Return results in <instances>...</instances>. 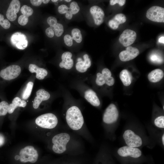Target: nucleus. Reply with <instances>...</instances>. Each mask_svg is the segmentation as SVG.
Here are the masks:
<instances>
[{
    "mask_svg": "<svg viewBox=\"0 0 164 164\" xmlns=\"http://www.w3.org/2000/svg\"><path fill=\"white\" fill-rule=\"evenodd\" d=\"M4 19V18L3 15L0 13V25H1Z\"/></svg>",
    "mask_w": 164,
    "mask_h": 164,
    "instance_id": "c03bdc74",
    "label": "nucleus"
},
{
    "mask_svg": "<svg viewBox=\"0 0 164 164\" xmlns=\"http://www.w3.org/2000/svg\"><path fill=\"white\" fill-rule=\"evenodd\" d=\"M106 79L101 73H98L97 74L96 83L99 86H102L105 84Z\"/></svg>",
    "mask_w": 164,
    "mask_h": 164,
    "instance_id": "7c9ffc66",
    "label": "nucleus"
},
{
    "mask_svg": "<svg viewBox=\"0 0 164 164\" xmlns=\"http://www.w3.org/2000/svg\"><path fill=\"white\" fill-rule=\"evenodd\" d=\"M35 122L37 125L41 128L52 129L57 125L58 119L54 114L48 113L38 116L36 119Z\"/></svg>",
    "mask_w": 164,
    "mask_h": 164,
    "instance_id": "7ed1b4c3",
    "label": "nucleus"
},
{
    "mask_svg": "<svg viewBox=\"0 0 164 164\" xmlns=\"http://www.w3.org/2000/svg\"><path fill=\"white\" fill-rule=\"evenodd\" d=\"M126 20V16L122 13L116 14L108 22L109 26L113 29L118 28L120 24L125 23Z\"/></svg>",
    "mask_w": 164,
    "mask_h": 164,
    "instance_id": "f3484780",
    "label": "nucleus"
},
{
    "mask_svg": "<svg viewBox=\"0 0 164 164\" xmlns=\"http://www.w3.org/2000/svg\"><path fill=\"white\" fill-rule=\"evenodd\" d=\"M146 17L153 22H164V9L159 6H153L148 10Z\"/></svg>",
    "mask_w": 164,
    "mask_h": 164,
    "instance_id": "423d86ee",
    "label": "nucleus"
},
{
    "mask_svg": "<svg viewBox=\"0 0 164 164\" xmlns=\"http://www.w3.org/2000/svg\"><path fill=\"white\" fill-rule=\"evenodd\" d=\"M26 105V102L25 101L22 100L18 97H16L13 99L12 103L9 105L8 113L12 114L18 107L24 108Z\"/></svg>",
    "mask_w": 164,
    "mask_h": 164,
    "instance_id": "4be33fe9",
    "label": "nucleus"
},
{
    "mask_svg": "<svg viewBox=\"0 0 164 164\" xmlns=\"http://www.w3.org/2000/svg\"><path fill=\"white\" fill-rule=\"evenodd\" d=\"M72 56V53L70 52L63 53L61 56L62 61L59 64L60 67L67 70L71 69L73 65V61L71 58Z\"/></svg>",
    "mask_w": 164,
    "mask_h": 164,
    "instance_id": "dca6fc26",
    "label": "nucleus"
},
{
    "mask_svg": "<svg viewBox=\"0 0 164 164\" xmlns=\"http://www.w3.org/2000/svg\"><path fill=\"white\" fill-rule=\"evenodd\" d=\"M36 95L33 103V108L35 109L38 108L42 101L48 100L50 97L49 93L43 89L37 91Z\"/></svg>",
    "mask_w": 164,
    "mask_h": 164,
    "instance_id": "2eb2a0df",
    "label": "nucleus"
},
{
    "mask_svg": "<svg viewBox=\"0 0 164 164\" xmlns=\"http://www.w3.org/2000/svg\"><path fill=\"white\" fill-rule=\"evenodd\" d=\"M123 138L127 145L129 147L137 148L142 144L141 138L130 129H127L124 132Z\"/></svg>",
    "mask_w": 164,
    "mask_h": 164,
    "instance_id": "39448f33",
    "label": "nucleus"
},
{
    "mask_svg": "<svg viewBox=\"0 0 164 164\" xmlns=\"http://www.w3.org/2000/svg\"><path fill=\"white\" fill-rule=\"evenodd\" d=\"M71 35L73 39L77 43H80L82 40V36L80 30L78 29L75 28L71 31Z\"/></svg>",
    "mask_w": 164,
    "mask_h": 164,
    "instance_id": "b1692460",
    "label": "nucleus"
},
{
    "mask_svg": "<svg viewBox=\"0 0 164 164\" xmlns=\"http://www.w3.org/2000/svg\"><path fill=\"white\" fill-rule=\"evenodd\" d=\"M69 9V8L64 4L60 5L58 8V12L61 14L66 13Z\"/></svg>",
    "mask_w": 164,
    "mask_h": 164,
    "instance_id": "f704fd0d",
    "label": "nucleus"
},
{
    "mask_svg": "<svg viewBox=\"0 0 164 164\" xmlns=\"http://www.w3.org/2000/svg\"><path fill=\"white\" fill-rule=\"evenodd\" d=\"M58 4V2H55V4L56 5H57Z\"/></svg>",
    "mask_w": 164,
    "mask_h": 164,
    "instance_id": "603ef678",
    "label": "nucleus"
},
{
    "mask_svg": "<svg viewBox=\"0 0 164 164\" xmlns=\"http://www.w3.org/2000/svg\"><path fill=\"white\" fill-rule=\"evenodd\" d=\"M31 4L35 6H39L42 3V0H31L30 1Z\"/></svg>",
    "mask_w": 164,
    "mask_h": 164,
    "instance_id": "a19ab883",
    "label": "nucleus"
},
{
    "mask_svg": "<svg viewBox=\"0 0 164 164\" xmlns=\"http://www.w3.org/2000/svg\"><path fill=\"white\" fill-rule=\"evenodd\" d=\"M70 138L69 135L66 133H60L54 136L52 139L53 151L58 154L64 152L66 150V145Z\"/></svg>",
    "mask_w": 164,
    "mask_h": 164,
    "instance_id": "f03ea898",
    "label": "nucleus"
},
{
    "mask_svg": "<svg viewBox=\"0 0 164 164\" xmlns=\"http://www.w3.org/2000/svg\"><path fill=\"white\" fill-rule=\"evenodd\" d=\"M66 120L70 127L73 130L80 129L84 123V119L79 108L76 106H73L67 110Z\"/></svg>",
    "mask_w": 164,
    "mask_h": 164,
    "instance_id": "f257e3e1",
    "label": "nucleus"
},
{
    "mask_svg": "<svg viewBox=\"0 0 164 164\" xmlns=\"http://www.w3.org/2000/svg\"><path fill=\"white\" fill-rule=\"evenodd\" d=\"M50 1V0H42V2L44 4H47Z\"/></svg>",
    "mask_w": 164,
    "mask_h": 164,
    "instance_id": "49530a36",
    "label": "nucleus"
},
{
    "mask_svg": "<svg viewBox=\"0 0 164 164\" xmlns=\"http://www.w3.org/2000/svg\"><path fill=\"white\" fill-rule=\"evenodd\" d=\"M139 50L137 48L129 46L126 50L121 52L119 56L122 61L125 62L132 60L136 57L139 54Z\"/></svg>",
    "mask_w": 164,
    "mask_h": 164,
    "instance_id": "f8f14e48",
    "label": "nucleus"
},
{
    "mask_svg": "<svg viewBox=\"0 0 164 164\" xmlns=\"http://www.w3.org/2000/svg\"><path fill=\"white\" fill-rule=\"evenodd\" d=\"M33 83L30 81L27 84L26 87L22 95V98L27 100L30 96L33 88Z\"/></svg>",
    "mask_w": 164,
    "mask_h": 164,
    "instance_id": "393cba45",
    "label": "nucleus"
},
{
    "mask_svg": "<svg viewBox=\"0 0 164 164\" xmlns=\"http://www.w3.org/2000/svg\"><path fill=\"white\" fill-rule=\"evenodd\" d=\"M106 78V79L108 77H111V73L110 71L107 68H104L103 69L101 73Z\"/></svg>",
    "mask_w": 164,
    "mask_h": 164,
    "instance_id": "4c0bfd02",
    "label": "nucleus"
},
{
    "mask_svg": "<svg viewBox=\"0 0 164 164\" xmlns=\"http://www.w3.org/2000/svg\"><path fill=\"white\" fill-rule=\"evenodd\" d=\"M71 0H65V1L67 2H70Z\"/></svg>",
    "mask_w": 164,
    "mask_h": 164,
    "instance_id": "3c124183",
    "label": "nucleus"
},
{
    "mask_svg": "<svg viewBox=\"0 0 164 164\" xmlns=\"http://www.w3.org/2000/svg\"><path fill=\"white\" fill-rule=\"evenodd\" d=\"M20 11L23 15L28 17L31 15L33 12L32 9L30 7L26 5H23L21 8Z\"/></svg>",
    "mask_w": 164,
    "mask_h": 164,
    "instance_id": "bb28decb",
    "label": "nucleus"
},
{
    "mask_svg": "<svg viewBox=\"0 0 164 164\" xmlns=\"http://www.w3.org/2000/svg\"><path fill=\"white\" fill-rule=\"evenodd\" d=\"M47 21L50 27L53 28L57 22L56 19L53 16H49L47 19Z\"/></svg>",
    "mask_w": 164,
    "mask_h": 164,
    "instance_id": "72a5a7b5",
    "label": "nucleus"
},
{
    "mask_svg": "<svg viewBox=\"0 0 164 164\" xmlns=\"http://www.w3.org/2000/svg\"><path fill=\"white\" fill-rule=\"evenodd\" d=\"M11 42L14 46L20 50L26 49L28 45V41L26 36L20 32L13 33L11 37Z\"/></svg>",
    "mask_w": 164,
    "mask_h": 164,
    "instance_id": "1a4fd4ad",
    "label": "nucleus"
},
{
    "mask_svg": "<svg viewBox=\"0 0 164 164\" xmlns=\"http://www.w3.org/2000/svg\"><path fill=\"white\" fill-rule=\"evenodd\" d=\"M28 22V17L24 15H20L18 19V23L21 26L26 25Z\"/></svg>",
    "mask_w": 164,
    "mask_h": 164,
    "instance_id": "2f4dec72",
    "label": "nucleus"
},
{
    "mask_svg": "<svg viewBox=\"0 0 164 164\" xmlns=\"http://www.w3.org/2000/svg\"><path fill=\"white\" fill-rule=\"evenodd\" d=\"M51 1L53 2H57L58 0H52Z\"/></svg>",
    "mask_w": 164,
    "mask_h": 164,
    "instance_id": "8fccbe9b",
    "label": "nucleus"
},
{
    "mask_svg": "<svg viewBox=\"0 0 164 164\" xmlns=\"http://www.w3.org/2000/svg\"><path fill=\"white\" fill-rule=\"evenodd\" d=\"M21 72L20 67L18 65H13L2 70L0 72V76L6 80H10L17 77Z\"/></svg>",
    "mask_w": 164,
    "mask_h": 164,
    "instance_id": "6e6552de",
    "label": "nucleus"
},
{
    "mask_svg": "<svg viewBox=\"0 0 164 164\" xmlns=\"http://www.w3.org/2000/svg\"><path fill=\"white\" fill-rule=\"evenodd\" d=\"M82 60L81 58H79L77 59L78 62Z\"/></svg>",
    "mask_w": 164,
    "mask_h": 164,
    "instance_id": "09e8293b",
    "label": "nucleus"
},
{
    "mask_svg": "<svg viewBox=\"0 0 164 164\" xmlns=\"http://www.w3.org/2000/svg\"><path fill=\"white\" fill-rule=\"evenodd\" d=\"M120 78L124 85L128 86L131 83L132 77L130 73L127 70H122L119 75Z\"/></svg>",
    "mask_w": 164,
    "mask_h": 164,
    "instance_id": "5701e85b",
    "label": "nucleus"
},
{
    "mask_svg": "<svg viewBox=\"0 0 164 164\" xmlns=\"http://www.w3.org/2000/svg\"><path fill=\"white\" fill-rule=\"evenodd\" d=\"M118 155L122 157L130 156L136 158L140 157L142 152L139 149L125 146L119 148L117 151Z\"/></svg>",
    "mask_w": 164,
    "mask_h": 164,
    "instance_id": "9b49d317",
    "label": "nucleus"
},
{
    "mask_svg": "<svg viewBox=\"0 0 164 164\" xmlns=\"http://www.w3.org/2000/svg\"><path fill=\"white\" fill-rule=\"evenodd\" d=\"M19 160L23 163L36 162L38 160V154L37 151L32 146L28 145L22 149L19 152Z\"/></svg>",
    "mask_w": 164,
    "mask_h": 164,
    "instance_id": "20e7f679",
    "label": "nucleus"
},
{
    "mask_svg": "<svg viewBox=\"0 0 164 164\" xmlns=\"http://www.w3.org/2000/svg\"><path fill=\"white\" fill-rule=\"evenodd\" d=\"M164 36H162L159 38V41L160 43H164Z\"/></svg>",
    "mask_w": 164,
    "mask_h": 164,
    "instance_id": "a18cd8bd",
    "label": "nucleus"
},
{
    "mask_svg": "<svg viewBox=\"0 0 164 164\" xmlns=\"http://www.w3.org/2000/svg\"><path fill=\"white\" fill-rule=\"evenodd\" d=\"M9 109V104L7 102L3 101L0 102V116L6 115Z\"/></svg>",
    "mask_w": 164,
    "mask_h": 164,
    "instance_id": "a878e982",
    "label": "nucleus"
},
{
    "mask_svg": "<svg viewBox=\"0 0 164 164\" xmlns=\"http://www.w3.org/2000/svg\"><path fill=\"white\" fill-rule=\"evenodd\" d=\"M69 9L73 15H75L78 12L80 8L76 2L73 1L70 4Z\"/></svg>",
    "mask_w": 164,
    "mask_h": 164,
    "instance_id": "c756f323",
    "label": "nucleus"
},
{
    "mask_svg": "<svg viewBox=\"0 0 164 164\" xmlns=\"http://www.w3.org/2000/svg\"><path fill=\"white\" fill-rule=\"evenodd\" d=\"M20 6V3L19 0L12 1L6 13L7 18L9 20L13 21L16 19V14L19 12Z\"/></svg>",
    "mask_w": 164,
    "mask_h": 164,
    "instance_id": "ddd939ff",
    "label": "nucleus"
},
{
    "mask_svg": "<svg viewBox=\"0 0 164 164\" xmlns=\"http://www.w3.org/2000/svg\"><path fill=\"white\" fill-rule=\"evenodd\" d=\"M45 33L47 36L50 38L53 37L54 35L53 28L50 26L46 29Z\"/></svg>",
    "mask_w": 164,
    "mask_h": 164,
    "instance_id": "c9c22d12",
    "label": "nucleus"
},
{
    "mask_svg": "<svg viewBox=\"0 0 164 164\" xmlns=\"http://www.w3.org/2000/svg\"><path fill=\"white\" fill-rule=\"evenodd\" d=\"M125 2V0H111L110 1V3L111 5H114L118 3L120 6L124 5Z\"/></svg>",
    "mask_w": 164,
    "mask_h": 164,
    "instance_id": "e433bc0d",
    "label": "nucleus"
},
{
    "mask_svg": "<svg viewBox=\"0 0 164 164\" xmlns=\"http://www.w3.org/2000/svg\"><path fill=\"white\" fill-rule=\"evenodd\" d=\"M72 13L70 10H68L66 13L65 17L68 20L71 19L73 17Z\"/></svg>",
    "mask_w": 164,
    "mask_h": 164,
    "instance_id": "79ce46f5",
    "label": "nucleus"
},
{
    "mask_svg": "<svg viewBox=\"0 0 164 164\" xmlns=\"http://www.w3.org/2000/svg\"><path fill=\"white\" fill-rule=\"evenodd\" d=\"M114 83V79L111 76L108 77L106 80L105 84L108 86H112Z\"/></svg>",
    "mask_w": 164,
    "mask_h": 164,
    "instance_id": "ea45409f",
    "label": "nucleus"
},
{
    "mask_svg": "<svg viewBox=\"0 0 164 164\" xmlns=\"http://www.w3.org/2000/svg\"><path fill=\"white\" fill-rule=\"evenodd\" d=\"M5 142L4 136L2 134L0 133V147L2 146Z\"/></svg>",
    "mask_w": 164,
    "mask_h": 164,
    "instance_id": "37998d69",
    "label": "nucleus"
},
{
    "mask_svg": "<svg viewBox=\"0 0 164 164\" xmlns=\"http://www.w3.org/2000/svg\"><path fill=\"white\" fill-rule=\"evenodd\" d=\"M136 32L129 29L125 30L120 36L119 40L124 46L128 47L132 44L136 38Z\"/></svg>",
    "mask_w": 164,
    "mask_h": 164,
    "instance_id": "9d476101",
    "label": "nucleus"
},
{
    "mask_svg": "<svg viewBox=\"0 0 164 164\" xmlns=\"http://www.w3.org/2000/svg\"><path fill=\"white\" fill-rule=\"evenodd\" d=\"M164 134H163L162 136V141L163 145H164Z\"/></svg>",
    "mask_w": 164,
    "mask_h": 164,
    "instance_id": "de8ad7c7",
    "label": "nucleus"
},
{
    "mask_svg": "<svg viewBox=\"0 0 164 164\" xmlns=\"http://www.w3.org/2000/svg\"><path fill=\"white\" fill-rule=\"evenodd\" d=\"M85 99L92 105L98 106L100 102L95 92L91 89L87 90L84 93Z\"/></svg>",
    "mask_w": 164,
    "mask_h": 164,
    "instance_id": "a211bd4d",
    "label": "nucleus"
},
{
    "mask_svg": "<svg viewBox=\"0 0 164 164\" xmlns=\"http://www.w3.org/2000/svg\"><path fill=\"white\" fill-rule=\"evenodd\" d=\"M164 74L163 71L159 69H155L148 74L149 80L152 83L157 82L160 81L163 77Z\"/></svg>",
    "mask_w": 164,
    "mask_h": 164,
    "instance_id": "412c9836",
    "label": "nucleus"
},
{
    "mask_svg": "<svg viewBox=\"0 0 164 164\" xmlns=\"http://www.w3.org/2000/svg\"><path fill=\"white\" fill-rule=\"evenodd\" d=\"M53 28L54 32L57 37L61 36L63 32V26L60 23H57Z\"/></svg>",
    "mask_w": 164,
    "mask_h": 164,
    "instance_id": "cd10ccee",
    "label": "nucleus"
},
{
    "mask_svg": "<svg viewBox=\"0 0 164 164\" xmlns=\"http://www.w3.org/2000/svg\"><path fill=\"white\" fill-rule=\"evenodd\" d=\"M64 40L66 45L68 46H71L73 44V39L69 34H66L64 37Z\"/></svg>",
    "mask_w": 164,
    "mask_h": 164,
    "instance_id": "473e14b6",
    "label": "nucleus"
},
{
    "mask_svg": "<svg viewBox=\"0 0 164 164\" xmlns=\"http://www.w3.org/2000/svg\"><path fill=\"white\" fill-rule=\"evenodd\" d=\"M84 60L78 61L76 64V70L81 73L86 72L88 68L91 65V62L89 56L87 54H85L83 56Z\"/></svg>",
    "mask_w": 164,
    "mask_h": 164,
    "instance_id": "6ab92c4d",
    "label": "nucleus"
},
{
    "mask_svg": "<svg viewBox=\"0 0 164 164\" xmlns=\"http://www.w3.org/2000/svg\"><path fill=\"white\" fill-rule=\"evenodd\" d=\"M155 126L159 128H164V116H159L156 118L154 122Z\"/></svg>",
    "mask_w": 164,
    "mask_h": 164,
    "instance_id": "c85d7f7f",
    "label": "nucleus"
},
{
    "mask_svg": "<svg viewBox=\"0 0 164 164\" xmlns=\"http://www.w3.org/2000/svg\"><path fill=\"white\" fill-rule=\"evenodd\" d=\"M90 12L92 15L95 24L97 26L101 24L104 22V12L100 7L94 5L91 7Z\"/></svg>",
    "mask_w": 164,
    "mask_h": 164,
    "instance_id": "4468645a",
    "label": "nucleus"
},
{
    "mask_svg": "<svg viewBox=\"0 0 164 164\" xmlns=\"http://www.w3.org/2000/svg\"><path fill=\"white\" fill-rule=\"evenodd\" d=\"M119 117V112L116 106L113 104H110L106 108L103 116L104 122L111 124L116 122Z\"/></svg>",
    "mask_w": 164,
    "mask_h": 164,
    "instance_id": "0eeeda50",
    "label": "nucleus"
},
{
    "mask_svg": "<svg viewBox=\"0 0 164 164\" xmlns=\"http://www.w3.org/2000/svg\"><path fill=\"white\" fill-rule=\"evenodd\" d=\"M29 70L31 73H36V77L39 80L43 79L48 74L47 71L46 69L39 68L34 64H30L29 65Z\"/></svg>",
    "mask_w": 164,
    "mask_h": 164,
    "instance_id": "aec40b11",
    "label": "nucleus"
},
{
    "mask_svg": "<svg viewBox=\"0 0 164 164\" xmlns=\"http://www.w3.org/2000/svg\"><path fill=\"white\" fill-rule=\"evenodd\" d=\"M1 25L5 29H9L11 26L9 21L7 19H4L1 23Z\"/></svg>",
    "mask_w": 164,
    "mask_h": 164,
    "instance_id": "58836bf2",
    "label": "nucleus"
}]
</instances>
